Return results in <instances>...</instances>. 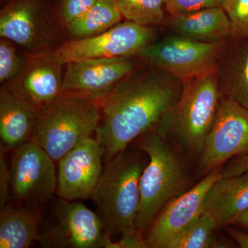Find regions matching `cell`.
Here are the masks:
<instances>
[{
  "label": "cell",
  "mask_w": 248,
  "mask_h": 248,
  "mask_svg": "<svg viewBox=\"0 0 248 248\" xmlns=\"http://www.w3.org/2000/svg\"><path fill=\"white\" fill-rule=\"evenodd\" d=\"M183 89L182 80L146 62L119 83L99 104L94 134L105 164L154 130L179 102Z\"/></svg>",
  "instance_id": "cell-1"
},
{
  "label": "cell",
  "mask_w": 248,
  "mask_h": 248,
  "mask_svg": "<svg viewBox=\"0 0 248 248\" xmlns=\"http://www.w3.org/2000/svg\"><path fill=\"white\" fill-rule=\"evenodd\" d=\"M149 157L140 178V203L135 227L146 234L170 201L190 190L194 164L154 130L135 141Z\"/></svg>",
  "instance_id": "cell-2"
},
{
  "label": "cell",
  "mask_w": 248,
  "mask_h": 248,
  "mask_svg": "<svg viewBox=\"0 0 248 248\" xmlns=\"http://www.w3.org/2000/svg\"><path fill=\"white\" fill-rule=\"evenodd\" d=\"M183 82L180 99L154 131L196 166L216 120L221 93L215 71Z\"/></svg>",
  "instance_id": "cell-3"
},
{
  "label": "cell",
  "mask_w": 248,
  "mask_h": 248,
  "mask_svg": "<svg viewBox=\"0 0 248 248\" xmlns=\"http://www.w3.org/2000/svg\"><path fill=\"white\" fill-rule=\"evenodd\" d=\"M149 157L133 147L105 164L91 198L110 236L135 227L140 203V178Z\"/></svg>",
  "instance_id": "cell-4"
},
{
  "label": "cell",
  "mask_w": 248,
  "mask_h": 248,
  "mask_svg": "<svg viewBox=\"0 0 248 248\" xmlns=\"http://www.w3.org/2000/svg\"><path fill=\"white\" fill-rule=\"evenodd\" d=\"M0 37L28 56L50 53L67 40L54 0H1Z\"/></svg>",
  "instance_id": "cell-5"
},
{
  "label": "cell",
  "mask_w": 248,
  "mask_h": 248,
  "mask_svg": "<svg viewBox=\"0 0 248 248\" xmlns=\"http://www.w3.org/2000/svg\"><path fill=\"white\" fill-rule=\"evenodd\" d=\"M101 120L97 103L62 97L39 111L31 141L57 162L95 133Z\"/></svg>",
  "instance_id": "cell-6"
},
{
  "label": "cell",
  "mask_w": 248,
  "mask_h": 248,
  "mask_svg": "<svg viewBox=\"0 0 248 248\" xmlns=\"http://www.w3.org/2000/svg\"><path fill=\"white\" fill-rule=\"evenodd\" d=\"M156 38L153 27L126 20L99 35L64 41L48 53L63 64L92 59L138 56Z\"/></svg>",
  "instance_id": "cell-7"
},
{
  "label": "cell",
  "mask_w": 248,
  "mask_h": 248,
  "mask_svg": "<svg viewBox=\"0 0 248 248\" xmlns=\"http://www.w3.org/2000/svg\"><path fill=\"white\" fill-rule=\"evenodd\" d=\"M111 239L97 213L80 202L62 200L37 241L46 248H106Z\"/></svg>",
  "instance_id": "cell-8"
},
{
  "label": "cell",
  "mask_w": 248,
  "mask_h": 248,
  "mask_svg": "<svg viewBox=\"0 0 248 248\" xmlns=\"http://www.w3.org/2000/svg\"><path fill=\"white\" fill-rule=\"evenodd\" d=\"M226 41L200 43L170 34L147 45L138 57L184 81L215 71Z\"/></svg>",
  "instance_id": "cell-9"
},
{
  "label": "cell",
  "mask_w": 248,
  "mask_h": 248,
  "mask_svg": "<svg viewBox=\"0 0 248 248\" xmlns=\"http://www.w3.org/2000/svg\"><path fill=\"white\" fill-rule=\"evenodd\" d=\"M248 153V108L220 97L216 120L196 168L202 177L234 158Z\"/></svg>",
  "instance_id": "cell-10"
},
{
  "label": "cell",
  "mask_w": 248,
  "mask_h": 248,
  "mask_svg": "<svg viewBox=\"0 0 248 248\" xmlns=\"http://www.w3.org/2000/svg\"><path fill=\"white\" fill-rule=\"evenodd\" d=\"M12 197L22 206L37 209L46 203L58 188L55 161L32 141L16 148L10 166Z\"/></svg>",
  "instance_id": "cell-11"
},
{
  "label": "cell",
  "mask_w": 248,
  "mask_h": 248,
  "mask_svg": "<svg viewBox=\"0 0 248 248\" xmlns=\"http://www.w3.org/2000/svg\"><path fill=\"white\" fill-rule=\"evenodd\" d=\"M143 63L138 56L70 62L65 67L62 97L99 104L119 83Z\"/></svg>",
  "instance_id": "cell-12"
},
{
  "label": "cell",
  "mask_w": 248,
  "mask_h": 248,
  "mask_svg": "<svg viewBox=\"0 0 248 248\" xmlns=\"http://www.w3.org/2000/svg\"><path fill=\"white\" fill-rule=\"evenodd\" d=\"M222 168L204 176L190 190L172 199L161 209L145 234L147 248H166L169 243L202 215L208 191L222 177Z\"/></svg>",
  "instance_id": "cell-13"
},
{
  "label": "cell",
  "mask_w": 248,
  "mask_h": 248,
  "mask_svg": "<svg viewBox=\"0 0 248 248\" xmlns=\"http://www.w3.org/2000/svg\"><path fill=\"white\" fill-rule=\"evenodd\" d=\"M104 153L95 138H89L59 160L57 194L61 200L92 196L104 168Z\"/></svg>",
  "instance_id": "cell-14"
},
{
  "label": "cell",
  "mask_w": 248,
  "mask_h": 248,
  "mask_svg": "<svg viewBox=\"0 0 248 248\" xmlns=\"http://www.w3.org/2000/svg\"><path fill=\"white\" fill-rule=\"evenodd\" d=\"M26 56L25 65L16 80L39 112L62 97L66 64L49 53Z\"/></svg>",
  "instance_id": "cell-15"
},
{
  "label": "cell",
  "mask_w": 248,
  "mask_h": 248,
  "mask_svg": "<svg viewBox=\"0 0 248 248\" xmlns=\"http://www.w3.org/2000/svg\"><path fill=\"white\" fill-rule=\"evenodd\" d=\"M38 113L16 79L1 85L0 137L6 149H16L31 141Z\"/></svg>",
  "instance_id": "cell-16"
},
{
  "label": "cell",
  "mask_w": 248,
  "mask_h": 248,
  "mask_svg": "<svg viewBox=\"0 0 248 248\" xmlns=\"http://www.w3.org/2000/svg\"><path fill=\"white\" fill-rule=\"evenodd\" d=\"M215 71L221 95L248 108V37L226 41Z\"/></svg>",
  "instance_id": "cell-17"
},
{
  "label": "cell",
  "mask_w": 248,
  "mask_h": 248,
  "mask_svg": "<svg viewBox=\"0 0 248 248\" xmlns=\"http://www.w3.org/2000/svg\"><path fill=\"white\" fill-rule=\"evenodd\" d=\"M164 25L171 34L200 43L223 42L231 37L229 18L222 7L170 16Z\"/></svg>",
  "instance_id": "cell-18"
},
{
  "label": "cell",
  "mask_w": 248,
  "mask_h": 248,
  "mask_svg": "<svg viewBox=\"0 0 248 248\" xmlns=\"http://www.w3.org/2000/svg\"><path fill=\"white\" fill-rule=\"evenodd\" d=\"M248 210V170L234 177H221L208 191L204 212L215 218L218 228Z\"/></svg>",
  "instance_id": "cell-19"
},
{
  "label": "cell",
  "mask_w": 248,
  "mask_h": 248,
  "mask_svg": "<svg viewBox=\"0 0 248 248\" xmlns=\"http://www.w3.org/2000/svg\"><path fill=\"white\" fill-rule=\"evenodd\" d=\"M37 209L7 205L0 213V248H28L37 241L41 218Z\"/></svg>",
  "instance_id": "cell-20"
},
{
  "label": "cell",
  "mask_w": 248,
  "mask_h": 248,
  "mask_svg": "<svg viewBox=\"0 0 248 248\" xmlns=\"http://www.w3.org/2000/svg\"><path fill=\"white\" fill-rule=\"evenodd\" d=\"M123 18L114 0H99L86 14L67 26V40L99 35L115 27Z\"/></svg>",
  "instance_id": "cell-21"
},
{
  "label": "cell",
  "mask_w": 248,
  "mask_h": 248,
  "mask_svg": "<svg viewBox=\"0 0 248 248\" xmlns=\"http://www.w3.org/2000/svg\"><path fill=\"white\" fill-rule=\"evenodd\" d=\"M125 20L145 27L164 25L165 0H114Z\"/></svg>",
  "instance_id": "cell-22"
},
{
  "label": "cell",
  "mask_w": 248,
  "mask_h": 248,
  "mask_svg": "<svg viewBox=\"0 0 248 248\" xmlns=\"http://www.w3.org/2000/svg\"><path fill=\"white\" fill-rule=\"evenodd\" d=\"M218 229L215 218L203 212L195 221L169 243L166 248H213L215 232Z\"/></svg>",
  "instance_id": "cell-23"
},
{
  "label": "cell",
  "mask_w": 248,
  "mask_h": 248,
  "mask_svg": "<svg viewBox=\"0 0 248 248\" xmlns=\"http://www.w3.org/2000/svg\"><path fill=\"white\" fill-rule=\"evenodd\" d=\"M27 61V56L12 41L0 40V84L12 81L19 76Z\"/></svg>",
  "instance_id": "cell-24"
},
{
  "label": "cell",
  "mask_w": 248,
  "mask_h": 248,
  "mask_svg": "<svg viewBox=\"0 0 248 248\" xmlns=\"http://www.w3.org/2000/svg\"><path fill=\"white\" fill-rule=\"evenodd\" d=\"M222 8L229 18L231 38H248V0H224Z\"/></svg>",
  "instance_id": "cell-25"
},
{
  "label": "cell",
  "mask_w": 248,
  "mask_h": 248,
  "mask_svg": "<svg viewBox=\"0 0 248 248\" xmlns=\"http://www.w3.org/2000/svg\"><path fill=\"white\" fill-rule=\"evenodd\" d=\"M99 0H54L59 17L65 27L86 14Z\"/></svg>",
  "instance_id": "cell-26"
},
{
  "label": "cell",
  "mask_w": 248,
  "mask_h": 248,
  "mask_svg": "<svg viewBox=\"0 0 248 248\" xmlns=\"http://www.w3.org/2000/svg\"><path fill=\"white\" fill-rule=\"evenodd\" d=\"M223 1L224 0H165V7L170 16H177L222 7Z\"/></svg>",
  "instance_id": "cell-27"
},
{
  "label": "cell",
  "mask_w": 248,
  "mask_h": 248,
  "mask_svg": "<svg viewBox=\"0 0 248 248\" xmlns=\"http://www.w3.org/2000/svg\"><path fill=\"white\" fill-rule=\"evenodd\" d=\"M120 236V241L111 240L107 248H148L145 234L136 227L122 233Z\"/></svg>",
  "instance_id": "cell-28"
},
{
  "label": "cell",
  "mask_w": 248,
  "mask_h": 248,
  "mask_svg": "<svg viewBox=\"0 0 248 248\" xmlns=\"http://www.w3.org/2000/svg\"><path fill=\"white\" fill-rule=\"evenodd\" d=\"M6 148L1 145L0 155V205L1 208L9 203L11 200V180H10V168L8 167L5 159Z\"/></svg>",
  "instance_id": "cell-29"
},
{
  "label": "cell",
  "mask_w": 248,
  "mask_h": 248,
  "mask_svg": "<svg viewBox=\"0 0 248 248\" xmlns=\"http://www.w3.org/2000/svg\"><path fill=\"white\" fill-rule=\"evenodd\" d=\"M248 170V153L234 158L227 162L222 168V177L228 178L239 175Z\"/></svg>",
  "instance_id": "cell-30"
},
{
  "label": "cell",
  "mask_w": 248,
  "mask_h": 248,
  "mask_svg": "<svg viewBox=\"0 0 248 248\" xmlns=\"http://www.w3.org/2000/svg\"><path fill=\"white\" fill-rule=\"evenodd\" d=\"M228 234L231 236L232 239L239 245V247L248 248V232L240 231L239 229L233 228L232 226L225 227Z\"/></svg>",
  "instance_id": "cell-31"
},
{
  "label": "cell",
  "mask_w": 248,
  "mask_h": 248,
  "mask_svg": "<svg viewBox=\"0 0 248 248\" xmlns=\"http://www.w3.org/2000/svg\"><path fill=\"white\" fill-rule=\"evenodd\" d=\"M228 226H236L248 231V210L233 218Z\"/></svg>",
  "instance_id": "cell-32"
}]
</instances>
